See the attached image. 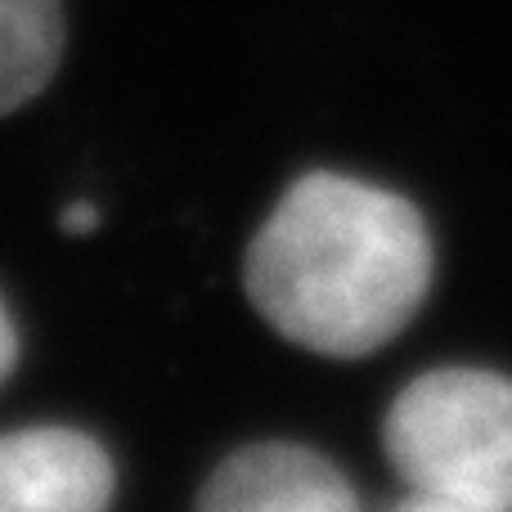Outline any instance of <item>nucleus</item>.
I'll list each match as a JSON object with an SVG mask.
<instances>
[{
    "label": "nucleus",
    "instance_id": "nucleus-1",
    "mask_svg": "<svg viewBox=\"0 0 512 512\" xmlns=\"http://www.w3.org/2000/svg\"><path fill=\"white\" fill-rule=\"evenodd\" d=\"M243 283L261 319L292 346L360 360L427 301L432 234L409 198L310 171L256 230Z\"/></svg>",
    "mask_w": 512,
    "mask_h": 512
},
{
    "label": "nucleus",
    "instance_id": "nucleus-2",
    "mask_svg": "<svg viewBox=\"0 0 512 512\" xmlns=\"http://www.w3.org/2000/svg\"><path fill=\"white\" fill-rule=\"evenodd\" d=\"M391 468L418 495L512 512V378L490 369H432L414 378L382 423Z\"/></svg>",
    "mask_w": 512,
    "mask_h": 512
},
{
    "label": "nucleus",
    "instance_id": "nucleus-3",
    "mask_svg": "<svg viewBox=\"0 0 512 512\" xmlns=\"http://www.w3.org/2000/svg\"><path fill=\"white\" fill-rule=\"evenodd\" d=\"M113 459L72 427L0 436V512H108Z\"/></svg>",
    "mask_w": 512,
    "mask_h": 512
},
{
    "label": "nucleus",
    "instance_id": "nucleus-4",
    "mask_svg": "<svg viewBox=\"0 0 512 512\" xmlns=\"http://www.w3.org/2000/svg\"><path fill=\"white\" fill-rule=\"evenodd\" d=\"M194 512H360V504L324 454L265 441L230 454L207 477Z\"/></svg>",
    "mask_w": 512,
    "mask_h": 512
},
{
    "label": "nucleus",
    "instance_id": "nucleus-5",
    "mask_svg": "<svg viewBox=\"0 0 512 512\" xmlns=\"http://www.w3.org/2000/svg\"><path fill=\"white\" fill-rule=\"evenodd\" d=\"M63 63V0H0V117L23 108Z\"/></svg>",
    "mask_w": 512,
    "mask_h": 512
},
{
    "label": "nucleus",
    "instance_id": "nucleus-6",
    "mask_svg": "<svg viewBox=\"0 0 512 512\" xmlns=\"http://www.w3.org/2000/svg\"><path fill=\"white\" fill-rule=\"evenodd\" d=\"M396 512H499V508H481V504H463V499H445V495H418L405 499Z\"/></svg>",
    "mask_w": 512,
    "mask_h": 512
},
{
    "label": "nucleus",
    "instance_id": "nucleus-7",
    "mask_svg": "<svg viewBox=\"0 0 512 512\" xmlns=\"http://www.w3.org/2000/svg\"><path fill=\"white\" fill-rule=\"evenodd\" d=\"M18 364V333H14V319H9L5 301H0V382L14 373Z\"/></svg>",
    "mask_w": 512,
    "mask_h": 512
},
{
    "label": "nucleus",
    "instance_id": "nucleus-8",
    "mask_svg": "<svg viewBox=\"0 0 512 512\" xmlns=\"http://www.w3.org/2000/svg\"><path fill=\"white\" fill-rule=\"evenodd\" d=\"M95 225H99V212L90 203H77L63 212V230H72V234H90Z\"/></svg>",
    "mask_w": 512,
    "mask_h": 512
}]
</instances>
